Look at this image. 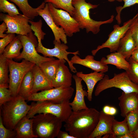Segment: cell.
Masks as SVG:
<instances>
[{
  "label": "cell",
  "instance_id": "1",
  "mask_svg": "<svg viewBox=\"0 0 138 138\" xmlns=\"http://www.w3.org/2000/svg\"><path fill=\"white\" fill-rule=\"evenodd\" d=\"M100 115V112L93 108L72 111L64 126L75 138H89L98 122Z\"/></svg>",
  "mask_w": 138,
  "mask_h": 138
},
{
  "label": "cell",
  "instance_id": "2",
  "mask_svg": "<svg viewBox=\"0 0 138 138\" xmlns=\"http://www.w3.org/2000/svg\"><path fill=\"white\" fill-rule=\"evenodd\" d=\"M85 0H73L72 4L75 8L72 16L78 23L80 29H85L87 33L90 32L96 34L100 30L101 25L112 23L114 16L111 15L107 20L102 21L95 20L90 17V10L97 8L99 5L87 3Z\"/></svg>",
  "mask_w": 138,
  "mask_h": 138
},
{
  "label": "cell",
  "instance_id": "3",
  "mask_svg": "<svg viewBox=\"0 0 138 138\" xmlns=\"http://www.w3.org/2000/svg\"><path fill=\"white\" fill-rule=\"evenodd\" d=\"M0 107V115L4 125L13 130L19 121L26 116L31 105H28L25 100L18 95Z\"/></svg>",
  "mask_w": 138,
  "mask_h": 138
},
{
  "label": "cell",
  "instance_id": "4",
  "mask_svg": "<svg viewBox=\"0 0 138 138\" xmlns=\"http://www.w3.org/2000/svg\"><path fill=\"white\" fill-rule=\"evenodd\" d=\"M32 118L33 133L38 137H57L63 122L59 118L50 114L40 113Z\"/></svg>",
  "mask_w": 138,
  "mask_h": 138
},
{
  "label": "cell",
  "instance_id": "5",
  "mask_svg": "<svg viewBox=\"0 0 138 138\" xmlns=\"http://www.w3.org/2000/svg\"><path fill=\"white\" fill-rule=\"evenodd\" d=\"M70 103V100L59 103L48 101L32 102L26 116L28 118H31L37 114L49 113L55 116L62 122H65L73 111Z\"/></svg>",
  "mask_w": 138,
  "mask_h": 138
},
{
  "label": "cell",
  "instance_id": "6",
  "mask_svg": "<svg viewBox=\"0 0 138 138\" xmlns=\"http://www.w3.org/2000/svg\"><path fill=\"white\" fill-rule=\"evenodd\" d=\"M113 87L119 88L125 93H138V85L131 81L125 71L118 74H114L113 77L110 79L108 75H105L97 84L94 95L97 96L103 91Z\"/></svg>",
  "mask_w": 138,
  "mask_h": 138
},
{
  "label": "cell",
  "instance_id": "7",
  "mask_svg": "<svg viewBox=\"0 0 138 138\" xmlns=\"http://www.w3.org/2000/svg\"><path fill=\"white\" fill-rule=\"evenodd\" d=\"M9 70V89L13 97L18 95L21 83L25 75L31 70L35 64L23 59L20 63L8 59Z\"/></svg>",
  "mask_w": 138,
  "mask_h": 138
},
{
  "label": "cell",
  "instance_id": "8",
  "mask_svg": "<svg viewBox=\"0 0 138 138\" xmlns=\"http://www.w3.org/2000/svg\"><path fill=\"white\" fill-rule=\"evenodd\" d=\"M18 35L22 44L23 50L16 59H25L39 66L43 62L55 59L42 56L38 53L36 49L38 45V40L32 32L26 35Z\"/></svg>",
  "mask_w": 138,
  "mask_h": 138
},
{
  "label": "cell",
  "instance_id": "9",
  "mask_svg": "<svg viewBox=\"0 0 138 138\" xmlns=\"http://www.w3.org/2000/svg\"><path fill=\"white\" fill-rule=\"evenodd\" d=\"M34 34L38 39V45L36 48V49L38 53L42 54L44 56L46 57H55L60 60H65L68 63L71 71L74 73L77 72L76 69L73 66V64L68 59V55L69 54L74 55H79L78 51L74 52H68L67 50L68 47L66 44L58 42L54 40L53 41L54 45L53 48L50 49L46 48L43 46L41 43V40L44 39L43 37L37 33Z\"/></svg>",
  "mask_w": 138,
  "mask_h": 138
},
{
  "label": "cell",
  "instance_id": "10",
  "mask_svg": "<svg viewBox=\"0 0 138 138\" xmlns=\"http://www.w3.org/2000/svg\"><path fill=\"white\" fill-rule=\"evenodd\" d=\"M74 89L71 87L53 88L51 89L32 93L28 98L29 101H48L59 103L70 100L74 92Z\"/></svg>",
  "mask_w": 138,
  "mask_h": 138
},
{
  "label": "cell",
  "instance_id": "11",
  "mask_svg": "<svg viewBox=\"0 0 138 138\" xmlns=\"http://www.w3.org/2000/svg\"><path fill=\"white\" fill-rule=\"evenodd\" d=\"M49 12L55 24L64 30L67 36L71 37L80 31L79 25L74 18L67 12L55 8L48 3Z\"/></svg>",
  "mask_w": 138,
  "mask_h": 138
},
{
  "label": "cell",
  "instance_id": "12",
  "mask_svg": "<svg viewBox=\"0 0 138 138\" xmlns=\"http://www.w3.org/2000/svg\"><path fill=\"white\" fill-rule=\"evenodd\" d=\"M29 20L23 14L11 16L2 13L0 14V21L4 22L7 27L5 32L7 34L13 33L26 35L32 32L31 25L29 24Z\"/></svg>",
  "mask_w": 138,
  "mask_h": 138
},
{
  "label": "cell",
  "instance_id": "13",
  "mask_svg": "<svg viewBox=\"0 0 138 138\" xmlns=\"http://www.w3.org/2000/svg\"><path fill=\"white\" fill-rule=\"evenodd\" d=\"M132 19L133 18L124 22L121 26L118 25H114L113 30L109 35L108 39L91 51L92 55H95L99 50L105 48H108L111 53L117 51L120 41L129 29Z\"/></svg>",
  "mask_w": 138,
  "mask_h": 138
},
{
  "label": "cell",
  "instance_id": "14",
  "mask_svg": "<svg viewBox=\"0 0 138 138\" xmlns=\"http://www.w3.org/2000/svg\"><path fill=\"white\" fill-rule=\"evenodd\" d=\"M38 13L51 30L54 36V40L59 42H61V40L66 44L67 43V36L64 29L57 26L54 21L49 12L48 3H46L43 8L38 10Z\"/></svg>",
  "mask_w": 138,
  "mask_h": 138
},
{
  "label": "cell",
  "instance_id": "15",
  "mask_svg": "<svg viewBox=\"0 0 138 138\" xmlns=\"http://www.w3.org/2000/svg\"><path fill=\"white\" fill-rule=\"evenodd\" d=\"M115 119L114 116L107 114L101 111L98 122L89 138H100L106 135H110L109 138H111L113 123Z\"/></svg>",
  "mask_w": 138,
  "mask_h": 138
},
{
  "label": "cell",
  "instance_id": "16",
  "mask_svg": "<svg viewBox=\"0 0 138 138\" xmlns=\"http://www.w3.org/2000/svg\"><path fill=\"white\" fill-rule=\"evenodd\" d=\"M76 86V94L73 100L70 102V104L73 111L76 112L89 108L87 106L84 99L85 97H87V91L84 89L82 82V79L76 75H73Z\"/></svg>",
  "mask_w": 138,
  "mask_h": 138
},
{
  "label": "cell",
  "instance_id": "17",
  "mask_svg": "<svg viewBox=\"0 0 138 138\" xmlns=\"http://www.w3.org/2000/svg\"><path fill=\"white\" fill-rule=\"evenodd\" d=\"M121 116L124 118L129 112L138 108V93L123 91L118 97Z\"/></svg>",
  "mask_w": 138,
  "mask_h": 138
},
{
  "label": "cell",
  "instance_id": "18",
  "mask_svg": "<svg viewBox=\"0 0 138 138\" xmlns=\"http://www.w3.org/2000/svg\"><path fill=\"white\" fill-rule=\"evenodd\" d=\"M66 61L61 60V62L55 78L52 81L53 88L71 87L73 75L65 63Z\"/></svg>",
  "mask_w": 138,
  "mask_h": 138
},
{
  "label": "cell",
  "instance_id": "19",
  "mask_svg": "<svg viewBox=\"0 0 138 138\" xmlns=\"http://www.w3.org/2000/svg\"><path fill=\"white\" fill-rule=\"evenodd\" d=\"M70 61L73 64L83 65L95 72L104 73L108 70V67L107 65L103 64L100 61L95 60L93 55H88L84 59H82L77 55H74Z\"/></svg>",
  "mask_w": 138,
  "mask_h": 138
},
{
  "label": "cell",
  "instance_id": "20",
  "mask_svg": "<svg viewBox=\"0 0 138 138\" xmlns=\"http://www.w3.org/2000/svg\"><path fill=\"white\" fill-rule=\"evenodd\" d=\"M31 71L33 77L32 94L53 88L52 82L47 78L38 66L35 65Z\"/></svg>",
  "mask_w": 138,
  "mask_h": 138
},
{
  "label": "cell",
  "instance_id": "21",
  "mask_svg": "<svg viewBox=\"0 0 138 138\" xmlns=\"http://www.w3.org/2000/svg\"><path fill=\"white\" fill-rule=\"evenodd\" d=\"M136 48L135 41L129 29L121 39L117 51L121 54L128 61Z\"/></svg>",
  "mask_w": 138,
  "mask_h": 138
},
{
  "label": "cell",
  "instance_id": "22",
  "mask_svg": "<svg viewBox=\"0 0 138 138\" xmlns=\"http://www.w3.org/2000/svg\"><path fill=\"white\" fill-rule=\"evenodd\" d=\"M14 130L16 132L15 138L38 137L33 133L32 118L24 117L18 123Z\"/></svg>",
  "mask_w": 138,
  "mask_h": 138
},
{
  "label": "cell",
  "instance_id": "23",
  "mask_svg": "<svg viewBox=\"0 0 138 138\" xmlns=\"http://www.w3.org/2000/svg\"><path fill=\"white\" fill-rule=\"evenodd\" d=\"M76 75L80 77L85 83L87 88V98L89 101L92 99V94L96 84L103 78L104 73L94 71L88 74H84L82 72H76Z\"/></svg>",
  "mask_w": 138,
  "mask_h": 138
},
{
  "label": "cell",
  "instance_id": "24",
  "mask_svg": "<svg viewBox=\"0 0 138 138\" xmlns=\"http://www.w3.org/2000/svg\"><path fill=\"white\" fill-rule=\"evenodd\" d=\"M100 61L104 65L111 64L115 66L119 69L126 71L130 67V64L124 56L117 52H112L107 55L106 58L102 57Z\"/></svg>",
  "mask_w": 138,
  "mask_h": 138
},
{
  "label": "cell",
  "instance_id": "25",
  "mask_svg": "<svg viewBox=\"0 0 138 138\" xmlns=\"http://www.w3.org/2000/svg\"><path fill=\"white\" fill-rule=\"evenodd\" d=\"M15 3L19 7L22 14L30 20H32L39 15L38 11L43 8L46 3L43 2L39 6L33 8L29 4L28 0H8Z\"/></svg>",
  "mask_w": 138,
  "mask_h": 138
},
{
  "label": "cell",
  "instance_id": "26",
  "mask_svg": "<svg viewBox=\"0 0 138 138\" xmlns=\"http://www.w3.org/2000/svg\"><path fill=\"white\" fill-rule=\"evenodd\" d=\"M61 61L54 59L43 62L38 66L47 78L52 82L55 77Z\"/></svg>",
  "mask_w": 138,
  "mask_h": 138
},
{
  "label": "cell",
  "instance_id": "27",
  "mask_svg": "<svg viewBox=\"0 0 138 138\" xmlns=\"http://www.w3.org/2000/svg\"><path fill=\"white\" fill-rule=\"evenodd\" d=\"M33 86V77L31 70L25 75L21 83L18 95L25 100L32 94Z\"/></svg>",
  "mask_w": 138,
  "mask_h": 138
},
{
  "label": "cell",
  "instance_id": "28",
  "mask_svg": "<svg viewBox=\"0 0 138 138\" xmlns=\"http://www.w3.org/2000/svg\"><path fill=\"white\" fill-rule=\"evenodd\" d=\"M22 48V44L18 35L5 48L3 54L7 59H16L20 55Z\"/></svg>",
  "mask_w": 138,
  "mask_h": 138
},
{
  "label": "cell",
  "instance_id": "29",
  "mask_svg": "<svg viewBox=\"0 0 138 138\" xmlns=\"http://www.w3.org/2000/svg\"><path fill=\"white\" fill-rule=\"evenodd\" d=\"M8 72V59L3 54H0V87L9 88Z\"/></svg>",
  "mask_w": 138,
  "mask_h": 138
},
{
  "label": "cell",
  "instance_id": "30",
  "mask_svg": "<svg viewBox=\"0 0 138 138\" xmlns=\"http://www.w3.org/2000/svg\"><path fill=\"white\" fill-rule=\"evenodd\" d=\"M112 134L111 138H117L121 136L129 133V131L127 120L125 118L121 121L114 120L112 127Z\"/></svg>",
  "mask_w": 138,
  "mask_h": 138
},
{
  "label": "cell",
  "instance_id": "31",
  "mask_svg": "<svg viewBox=\"0 0 138 138\" xmlns=\"http://www.w3.org/2000/svg\"><path fill=\"white\" fill-rule=\"evenodd\" d=\"M73 0H44L45 3H50L56 8L64 10L72 16L75 8L72 4Z\"/></svg>",
  "mask_w": 138,
  "mask_h": 138
},
{
  "label": "cell",
  "instance_id": "32",
  "mask_svg": "<svg viewBox=\"0 0 138 138\" xmlns=\"http://www.w3.org/2000/svg\"><path fill=\"white\" fill-rule=\"evenodd\" d=\"M0 11L4 13H7L11 16L20 14L15 5L7 0H0Z\"/></svg>",
  "mask_w": 138,
  "mask_h": 138
},
{
  "label": "cell",
  "instance_id": "33",
  "mask_svg": "<svg viewBox=\"0 0 138 138\" xmlns=\"http://www.w3.org/2000/svg\"><path fill=\"white\" fill-rule=\"evenodd\" d=\"M125 118L130 132H133L138 128V108L129 112Z\"/></svg>",
  "mask_w": 138,
  "mask_h": 138
},
{
  "label": "cell",
  "instance_id": "34",
  "mask_svg": "<svg viewBox=\"0 0 138 138\" xmlns=\"http://www.w3.org/2000/svg\"><path fill=\"white\" fill-rule=\"evenodd\" d=\"M128 61L130 64V67L125 71L131 81L138 85V62L133 61L130 58Z\"/></svg>",
  "mask_w": 138,
  "mask_h": 138
},
{
  "label": "cell",
  "instance_id": "35",
  "mask_svg": "<svg viewBox=\"0 0 138 138\" xmlns=\"http://www.w3.org/2000/svg\"><path fill=\"white\" fill-rule=\"evenodd\" d=\"M119 2L123 1L124 4L123 6L117 7L116 10L117 14L116 18L118 24H120L121 22V11L126 8L129 7L136 4H138V0H116Z\"/></svg>",
  "mask_w": 138,
  "mask_h": 138
},
{
  "label": "cell",
  "instance_id": "36",
  "mask_svg": "<svg viewBox=\"0 0 138 138\" xmlns=\"http://www.w3.org/2000/svg\"><path fill=\"white\" fill-rule=\"evenodd\" d=\"M16 135L14 130L7 129L5 126L0 115V138H15Z\"/></svg>",
  "mask_w": 138,
  "mask_h": 138
},
{
  "label": "cell",
  "instance_id": "37",
  "mask_svg": "<svg viewBox=\"0 0 138 138\" xmlns=\"http://www.w3.org/2000/svg\"><path fill=\"white\" fill-rule=\"evenodd\" d=\"M129 29L135 41L136 48H138V13L133 17Z\"/></svg>",
  "mask_w": 138,
  "mask_h": 138
},
{
  "label": "cell",
  "instance_id": "38",
  "mask_svg": "<svg viewBox=\"0 0 138 138\" xmlns=\"http://www.w3.org/2000/svg\"><path fill=\"white\" fill-rule=\"evenodd\" d=\"M11 91L8 88L0 87V106L10 100L13 98Z\"/></svg>",
  "mask_w": 138,
  "mask_h": 138
},
{
  "label": "cell",
  "instance_id": "39",
  "mask_svg": "<svg viewBox=\"0 0 138 138\" xmlns=\"http://www.w3.org/2000/svg\"><path fill=\"white\" fill-rule=\"evenodd\" d=\"M16 36L15 33H9L5 37L0 39V54H3L5 48Z\"/></svg>",
  "mask_w": 138,
  "mask_h": 138
},
{
  "label": "cell",
  "instance_id": "40",
  "mask_svg": "<svg viewBox=\"0 0 138 138\" xmlns=\"http://www.w3.org/2000/svg\"><path fill=\"white\" fill-rule=\"evenodd\" d=\"M7 27L6 24L4 22H3L0 25V37L3 38L5 37L7 35V34H4L5 31L7 30Z\"/></svg>",
  "mask_w": 138,
  "mask_h": 138
},
{
  "label": "cell",
  "instance_id": "41",
  "mask_svg": "<svg viewBox=\"0 0 138 138\" xmlns=\"http://www.w3.org/2000/svg\"><path fill=\"white\" fill-rule=\"evenodd\" d=\"M57 137V138H75L70 135L67 132L60 130L58 133Z\"/></svg>",
  "mask_w": 138,
  "mask_h": 138
},
{
  "label": "cell",
  "instance_id": "42",
  "mask_svg": "<svg viewBox=\"0 0 138 138\" xmlns=\"http://www.w3.org/2000/svg\"><path fill=\"white\" fill-rule=\"evenodd\" d=\"M130 58L133 61L138 62V48L133 51Z\"/></svg>",
  "mask_w": 138,
  "mask_h": 138
},
{
  "label": "cell",
  "instance_id": "43",
  "mask_svg": "<svg viewBox=\"0 0 138 138\" xmlns=\"http://www.w3.org/2000/svg\"><path fill=\"white\" fill-rule=\"evenodd\" d=\"M117 113V110L114 107L110 106V107L109 115L114 116Z\"/></svg>",
  "mask_w": 138,
  "mask_h": 138
},
{
  "label": "cell",
  "instance_id": "44",
  "mask_svg": "<svg viewBox=\"0 0 138 138\" xmlns=\"http://www.w3.org/2000/svg\"><path fill=\"white\" fill-rule=\"evenodd\" d=\"M118 138H133L132 132H130L124 135L119 136L117 137Z\"/></svg>",
  "mask_w": 138,
  "mask_h": 138
},
{
  "label": "cell",
  "instance_id": "45",
  "mask_svg": "<svg viewBox=\"0 0 138 138\" xmlns=\"http://www.w3.org/2000/svg\"><path fill=\"white\" fill-rule=\"evenodd\" d=\"M132 132L133 138H138V128L135 131Z\"/></svg>",
  "mask_w": 138,
  "mask_h": 138
},
{
  "label": "cell",
  "instance_id": "46",
  "mask_svg": "<svg viewBox=\"0 0 138 138\" xmlns=\"http://www.w3.org/2000/svg\"><path fill=\"white\" fill-rule=\"evenodd\" d=\"M116 0H108V1L110 2H112L115 1Z\"/></svg>",
  "mask_w": 138,
  "mask_h": 138
},
{
  "label": "cell",
  "instance_id": "47",
  "mask_svg": "<svg viewBox=\"0 0 138 138\" xmlns=\"http://www.w3.org/2000/svg\"></svg>",
  "mask_w": 138,
  "mask_h": 138
}]
</instances>
